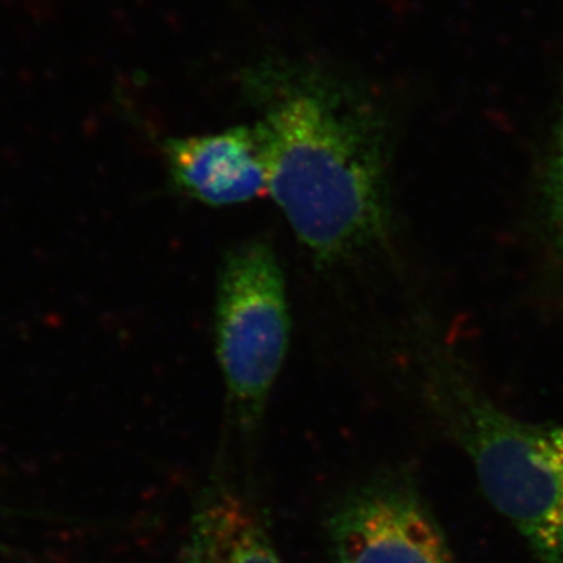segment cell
<instances>
[{
  "label": "cell",
  "mask_w": 563,
  "mask_h": 563,
  "mask_svg": "<svg viewBox=\"0 0 563 563\" xmlns=\"http://www.w3.org/2000/svg\"><path fill=\"white\" fill-rule=\"evenodd\" d=\"M181 563H284L255 481L222 453L192 504Z\"/></svg>",
  "instance_id": "obj_5"
},
{
  "label": "cell",
  "mask_w": 563,
  "mask_h": 563,
  "mask_svg": "<svg viewBox=\"0 0 563 563\" xmlns=\"http://www.w3.org/2000/svg\"><path fill=\"white\" fill-rule=\"evenodd\" d=\"M290 331L287 282L272 244L247 240L225 252L214 295V347L229 426L242 444L243 472L254 481V455Z\"/></svg>",
  "instance_id": "obj_3"
},
{
  "label": "cell",
  "mask_w": 563,
  "mask_h": 563,
  "mask_svg": "<svg viewBox=\"0 0 563 563\" xmlns=\"http://www.w3.org/2000/svg\"><path fill=\"white\" fill-rule=\"evenodd\" d=\"M543 206L551 235L563 250V99L544 172Z\"/></svg>",
  "instance_id": "obj_7"
},
{
  "label": "cell",
  "mask_w": 563,
  "mask_h": 563,
  "mask_svg": "<svg viewBox=\"0 0 563 563\" xmlns=\"http://www.w3.org/2000/svg\"><path fill=\"white\" fill-rule=\"evenodd\" d=\"M163 154L174 188L192 201L231 207L268 192L265 155L254 125L169 139Z\"/></svg>",
  "instance_id": "obj_6"
},
{
  "label": "cell",
  "mask_w": 563,
  "mask_h": 563,
  "mask_svg": "<svg viewBox=\"0 0 563 563\" xmlns=\"http://www.w3.org/2000/svg\"><path fill=\"white\" fill-rule=\"evenodd\" d=\"M268 192L322 266L358 257L390 229V128L358 88L314 70L250 77Z\"/></svg>",
  "instance_id": "obj_1"
},
{
  "label": "cell",
  "mask_w": 563,
  "mask_h": 563,
  "mask_svg": "<svg viewBox=\"0 0 563 563\" xmlns=\"http://www.w3.org/2000/svg\"><path fill=\"white\" fill-rule=\"evenodd\" d=\"M322 532L331 563H459L418 477L399 463L336 493Z\"/></svg>",
  "instance_id": "obj_4"
},
{
  "label": "cell",
  "mask_w": 563,
  "mask_h": 563,
  "mask_svg": "<svg viewBox=\"0 0 563 563\" xmlns=\"http://www.w3.org/2000/svg\"><path fill=\"white\" fill-rule=\"evenodd\" d=\"M424 393L440 428L472 462L485 498L537 563H563V422L518 420L488 398L463 363L429 350Z\"/></svg>",
  "instance_id": "obj_2"
}]
</instances>
